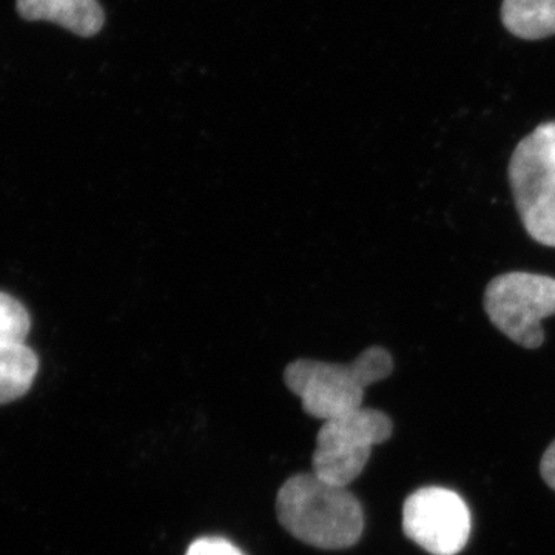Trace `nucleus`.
<instances>
[{
    "instance_id": "nucleus-1",
    "label": "nucleus",
    "mask_w": 555,
    "mask_h": 555,
    "mask_svg": "<svg viewBox=\"0 0 555 555\" xmlns=\"http://www.w3.org/2000/svg\"><path fill=\"white\" fill-rule=\"evenodd\" d=\"M276 516L283 528L306 545L346 550L360 542L364 513L352 492L315 474H298L281 486Z\"/></svg>"
},
{
    "instance_id": "nucleus-2",
    "label": "nucleus",
    "mask_w": 555,
    "mask_h": 555,
    "mask_svg": "<svg viewBox=\"0 0 555 555\" xmlns=\"http://www.w3.org/2000/svg\"><path fill=\"white\" fill-rule=\"evenodd\" d=\"M392 356L374 346L361 352L350 364L297 360L284 371V383L301 398L302 409L313 418H337L363 404L364 390L392 374Z\"/></svg>"
},
{
    "instance_id": "nucleus-3",
    "label": "nucleus",
    "mask_w": 555,
    "mask_h": 555,
    "mask_svg": "<svg viewBox=\"0 0 555 555\" xmlns=\"http://www.w3.org/2000/svg\"><path fill=\"white\" fill-rule=\"evenodd\" d=\"M507 175L526 232L555 247V122L540 124L518 142Z\"/></svg>"
},
{
    "instance_id": "nucleus-4",
    "label": "nucleus",
    "mask_w": 555,
    "mask_h": 555,
    "mask_svg": "<svg viewBox=\"0 0 555 555\" xmlns=\"http://www.w3.org/2000/svg\"><path fill=\"white\" fill-rule=\"evenodd\" d=\"M392 420L377 409L360 408L327 420L317 436L312 473L327 483L347 488L363 473L372 448L392 437Z\"/></svg>"
},
{
    "instance_id": "nucleus-5",
    "label": "nucleus",
    "mask_w": 555,
    "mask_h": 555,
    "mask_svg": "<svg viewBox=\"0 0 555 555\" xmlns=\"http://www.w3.org/2000/svg\"><path fill=\"white\" fill-rule=\"evenodd\" d=\"M483 305L491 323L511 341L537 349L545 341L542 321L555 315V278L503 273L486 287Z\"/></svg>"
},
{
    "instance_id": "nucleus-6",
    "label": "nucleus",
    "mask_w": 555,
    "mask_h": 555,
    "mask_svg": "<svg viewBox=\"0 0 555 555\" xmlns=\"http://www.w3.org/2000/svg\"><path fill=\"white\" fill-rule=\"evenodd\" d=\"M469 507L456 492L429 486L408 496L403 531L408 539L433 555H456L469 542Z\"/></svg>"
},
{
    "instance_id": "nucleus-7",
    "label": "nucleus",
    "mask_w": 555,
    "mask_h": 555,
    "mask_svg": "<svg viewBox=\"0 0 555 555\" xmlns=\"http://www.w3.org/2000/svg\"><path fill=\"white\" fill-rule=\"evenodd\" d=\"M17 11L27 21H50L82 38L98 35L105 14L98 0H17Z\"/></svg>"
},
{
    "instance_id": "nucleus-8",
    "label": "nucleus",
    "mask_w": 555,
    "mask_h": 555,
    "mask_svg": "<svg viewBox=\"0 0 555 555\" xmlns=\"http://www.w3.org/2000/svg\"><path fill=\"white\" fill-rule=\"evenodd\" d=\"M502 21L521 39L555 35V0H503Z\"/></svg>"
},
{
    "instance_id": "nucleus-9",
    "label": "nucleus",
    "mask_w": 555,
    "mask_h": 555,
    "mask_svg": "<svg viewBox=\"0 0 555 555\" xmlns=\"http://www.w3.org/2000/svg\"><path fill=\"white\" fill-rule=\"evenodd\" d=\"M38 371L39 358L25 343L0 346V404L24 397Z\"/></svg>"
},
{
    "instance_id": "nucleus-10",
    "label": "nucleus",
    "mask_w": 555,
    "mask_h": 555,
    "mask_svg": "<svg viewBox=\"0 0 555 555\" xmlns=\"http://www.w3.org/2000/svg\"><path fill=\"white\" fill-rule=\"evenodd\" d=\"M30 328L31 318L25 306L0 292V346L24 345Z\"/></svg>"
},
{
    "instance_id": "nucleus-11",
    "label": "nucleus",
    "mask_w": 555,
    "mask_h": 555,
    "mask_svg": "<svg viewBox=\"0 0 555 555\" xmlns=\"http://www.w3.org/2000/svg\"><path fill=\"white\" fill-rule=\"evenodd\" d=\"M185 555H246L222 537H203L189 546Z\"/></svg>"
},
{
    "instance_id": "nucleus-12",
    "label": "nucleus",
    "mask_w": 555,
    "mask_h": 555,
    "mask_svg": "<svg viewBox=\"0 0 555 555\" xmlns=\"http://www.w3.org/2000/svg\"><path fill=\"white\" fill-rule=\"evenodd\" d=\"M540 474H542L543 480L555 491V440L546 449L545 454L542 456V463H540Z\"/></svg>"
}]
</instances>
